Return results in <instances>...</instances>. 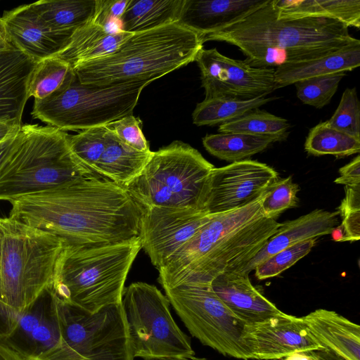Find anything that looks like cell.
Returning a JSON list of instances; mask_svg holds the SVG:
<instances>
[{
  "label": "cell",
  "instance_id": "cell-29",
  "mask_svg": "<svg viewBox=\"0 0 360 360\" xmlns=\"http://www.w3.org/2000/svg\"><path fill=\"white\" fill-rule=\"evenodd\" d=\"M185 0H130L122 18V30L136 33L178 22Z\"/></svg>",
  "mask_w": 360,
  "mask_h": 360
},
{
  "label": "cell",
  "instance_id": "cell-34",
  "mask_svg": "<svg viewBox=\"0 0 360 360\" xmlns=\"http://www.w3.org/2000/svg\"><path fill=\"white\" fill-rule=\"evenodd\" d=\"M290 127L287 120L265 110L255 109L233 120L220 124L218 131L219 133L286 137V131Z\"/></svg>",
  "mask_w": 360,
  "mask_h": 360
},
{
  "label": "cell",
  "instance_id": "cell-12",
  "mask_svg": "<svg viewBox=\"0 0 360 360\" xmlns=\"http://www.w3.org/2000/svg\"><path fill=\"white\" fill-rule=\"evenodd\" d=\"M62 340L57 300L51 288L23 311L0 300V342L24 360L60 347Z\"/></svg>",
  "mask_w": 360,
  "mask_h": 360
},
{
  "label": "cell",
  "instance_id": "cell-14",
  "mask_svg": "<svg viewBox=\"0 0 360 360\" xmlns=\"http://www.w3.org/2000/svg\"><path fill=\"white\" fill-rule=\"evenodd\" d=\"M262 198L244 207L214 215L158 269V281L163 289L184 285L227 236L262 215Z\"/></svg>",
  "mask_w": 360,
  "mask_h": 360
},
{
  "label": "cell",
  "instance_id": "cell-38",
  "mask_svg": "<svg viewBox=\"0 0 360 360\" xmlns=\"http://www.w3.org/2000/svg\"><path fill=\"white\" fill-rule=\"evenodd\" d=\"M316 238L302 241L271 256L255 268L258 280L273 278L305 257L315 245Z\"/></svg>",
  "mask_w": 360,
  "mask_h": 360
},
{
  "label": "cell",
  "instance_id": "cell-7",
  "mask_svg": "<svg viewBox=\"0 0 360 360\" xmlns=\"http://www.w3.org/2000/svg\"><path fill=\"white\" fill-rule=\"evenodd\" d=\"M214 168L201 153L180 141L153 152L141 173L124 186L143 209H200L204 187Z\"/></svg>",
  "mask_w": 360,
  "mask_h": 360
},
{
  "label": "cell",
  "instance_id": "cell-27",
  "mask_svg": "<svg viewBox=\"0 0 360 360\" xmlns=\"http://www.w3.org/2000/svg\"><path fill=\"white\" fill-rule=\"evenodd\" d=\"M278 17L319 16L360 27V0H272Z\"/></svg>",
  "mask_w": 360,
  "mask_h": 360
},
{
  "label": "cell",
  "instance_id": "cell-18",
  "mask_svg": "<svg viewBox=\"0 0 360 360\" xmlns=\"http://www.w3.org/2000/svg\"><path fill=\"white\" fill-rule=\"evenodd\" d=\"M1 22L10 44L37 63L56 56L71 37L49 30L32 4L5 12Z\"/></svg>",
  "mask_w": 360,
  "mask_h": 360
},
{
  "label": "cell",
  "instance_id": "cell-51",
  "mask_svg": "<svg viewBox=\"0 0 360 360\" xmlns=\"http://www.w3.org/2000/svg\"><path fill=\"white\" fill-rule=\"evenodd\" d=\"M156 360H208L206 358L196 357L195 356L191 357H170V358H165Z\"/></svg>",
  "mask_w": 360,
  "mask_h": 360
},
{
  "label": "cell",
  "instance_id": "cell-22",
  "mask_svg": "<svg viewBox=\"0 0 360 360\" xmlns=\"http://www.w3.org/2000/svg\"><path fill=\"white\" fill-rule=\"evenodd\" d=\"M265 1L185 0L178 23L202 37L239 20Z\"/></svg>",
  "mask_w": 360,
  "mask_h": 360
},
{
  "label": "cell",
  "instance_id": "cell-20",
  "mask_svg": "<svg viewBox=\"0 0 360 360\" xmlns=\"http://www.w3.org/2000/svg\"><path fill=\"white\" fill-rule=\"evenodd\" d=\"M339 212L315 210L295 219L282 223L262 248L240 271L249 274L256 266L276 253L304 240L330 234L339 222Z\"/></svg>",
  "mask_w": 360,
  "mask_h": 360
},
{
  "label": "cell",
  "instance_id": "cell-32",
  "mask_svg": "<svg viewBox=\"0 0 360 360\" xmlns=\"http://www.w3.org/2000/svg\"><path fill=\"white\" fill-rule=\"evenodd\" d=\"M305 151L312 155H332L343 158L360 151V139L331 127L327 121L311 128L304 143Z\"/></svg>",
  "mask_w": 360,
  "mask_h": 360
},
{
  "label": "cell",
  "instance_id": "cell-23",
  "mask_svg": "<svg viewBox=\"0 0 360 360\" xmlns=\"http://www.w3.org/2000/svg\"><path fill=\"white\" fill-rule=\"evenodd\" d=\"M309 332L324 348L346 360H360V326L338 313L316 309L302 317Z\"/></svg>",
  "mask_w": 360,
  "mask_h": 360
},
{
  "label": "cell",
  "instance_id": "cell-19",
  "mask_svg": "<svg viewBox=\"0 0 360 360\" xmlns=\"http://www.w3.org/2000/svg\"><path fill=\"white\" fill-rule=\"evenodd\" d=\"M210 286L226 307L248 325L281 311L253 286L249 274L225 272L217 276Z\"/></svg>",
  "mask_w": 360,
  "mask_h": 360
},
{
  "label": "cell",
  "instance_id": "cell-28",
  "mask_svg": "<svg viewBox=\"0 0 360 360\" xmlns=\"http://www.w3.org/2000/svg\"><path fill=\"white\" fill-rule=\"evenodd\" d=\"M32 6L49 30L71 37L92 19L96 0H41Z\"/></svg>",
  "mask_w": 360,
  "mask_h": 360
},
{
  "label": "cell",
  "instance_id": "cell-9",
  "mask_svg": "<svg viewBox=\"0 0 360 360\" xmlns=\"http://www.w3.org/2000/svg\"><path fill=\"white\" fill-rule=\"evenodd\" d=\"M56 297L62 344L39 360H134L121 303L90 314Z\"/></svg>",
  "mask_w": 360,
  "mask_h": 360
},
{
  "label": "cell",
  "instance_id": "cell-45",
  "mask_svg": "<svg viewBox=\"0 0 360 360\" xmlns=\"http://www.w3.org/2000/svg\"><path fill=\"white\" fill-rule=\"evenodd\" d=\"M313 360H346L330 349L323 348L309 352Z\"/></svg>",
  "mask_w": 360,
  "mask_h": 360
},
{
  "label": "cell",
  "instance_id": "cell-16",
  "mask_svg": "<svg viewBox=\"0 0 360 360\" xmlns=\"http://www.w3.org/2000/svg\"><path fill=\"white\" fill-rule=\"evenodd\" d=\"M213 216L194 208H143L139 232L141 247L158 270Z\"/></svg>",
  "mask_w": 360,
  "mask_h": 360
},
{
  "label": "cell",
  "instance_id": "cell-39",
  "mask_svg": "<svg viewBox=\"0 0 360 360\" xmlns=\"http://www.w3.org/2000/svg\"><path fill=\"white\" fill-rule=\"evenodd\" d=\"M328 124L340 131L360 139V104L355 87L347 88Z\"/></svg>",
  "mask_w": 360,
  "mask_h": 360
},
{
  "label": "cell",
  "instance_id": "cell-5",
  "mask_svg": "<svg viewBox=\"0 0 360 360\" xmlns=\"http://www.w3.org/2000/svg\"><path fill=\"white\" fill-rule=\"evenodd\" d=\"M69 136L49 125L22 124L0 169V200L10 201L96 175L74 157Z\"/></svg>",
  "mask_w": 360,
  "mask_h": 360
},
{
  "label": "cell",
  "instance_id": "cell-25",
  "mask_svg": "<svg viewBox=\"0 0 360 360\" xmlns=\"http://www.w3.org/2000/svg\"><path fill=\"white\" fill-rule=\"evenodd\" d=\"M131 34L124 31L110 32L91 20L72 34L67 46L55 57L73 68L112 53Z\"/></svg>",
  "mask_w": 360,
  "mask_h": 360
},
{
  "label": "cell",
  "instance_id": "cell-2",
  "mask_svg": "<svg viewBox=\"0 0 360 360\" xmlns=\"http://www.w3.org/2000/svg\"><path fill=\"white\" fill-rule=\"evenodd\" d=\"M348 28L326 17H278L272 0H266L243 18L202 39L237 46L252 67L275 68L317 58L360 43L350 35Z\"/></svg>",
  "mask_w": 360,
  "mask_h": 360
},
{
  "label": "cell",
  "instance_id": "cell-44",
  "mask_svg": "<svg viewBox=\"0 0 360 360\" xmlns=\"http://www.w3.org/2000/svg\"><path fill=\"white\" fill-rule=\"evenodd\" d=\"M18 131L0 142V169L12 150Z\"/></svg>",
  "mask_w": 360,
  "mask_h": 360
},
{
  "label": "cell",
  "instance_id": "cell-41",
  "mask_svg": "<svg viewBox=\"0 0 360 360\" xmlns=\"http://www.w3.org/2000/svg\"><path fill=\"white\" fill-rule=\"evenodd\" d=\"M105 127L127 146L139 151H150L141 129V122L133 115L124 117Z\"/></svg>",
  "mask_w": 360,
  "mask_h": 360
},
{
  "label": "cell",
  "instance_id": "cell-40",
  "mask_svg": "<svg viewBox=\"0 0 360 360\" xmlns=\"http://www.w3.org/2000/svg\"><path fill=\"white\" fill-rule=\"evenodd\" d=\"M345 195L338 208L342 217V241H355L360 238V186H345Z\"/></svg>",
  "mask_w": 360,
  "mask_h": 360
},
{
  "label": "cell",
  "instance_id": "cell-47",
  "mask_svg": "<svg viewBox=\"0 0 360 360\" xmlns=\"http://www.w3.org/2000/svg\"><path fill=\"white\" fill-rule=\"evenodd\" d=\"M0 360H24L15 352L0 342Z\"/></svg>",
  "mask_w": 360,
  "mask_h": 360
},
{
  "label": "cell",
  "instance_id": "cell-26",
  "mask_svg": "<svg viewBox=\"0 0 360 360\" xmlns=\"http://www.w3.org/2000/svg\"><path fill=\"white\" fill-rule=\"evenodd\" d=\"M152 153L127 146L107 129L105 148L96 173L124 187L141 173Z\"/></svg>",
  "mask_w": 360,
  "mask_h": 360
},
{
  "label": "cell",
  "instance_id": "cell-21",
  "mask_svg": "<svg viewBox=\"0 0 360 360\" xmlns=\"http://www.w3.org/2000/svg\"><path fill=\"white\" fill-rule=\"evenodd\" d=\"M37 62L15 48L0 53V120L21 124Z\"/></svg>",
  "mask_w": 360,
  "mask_h": 360
},
{
  "label": "cell",
  "instance_id": "cell-8",
  "mask_svg": "<svg viewBox=\"0 0 360 360\" xmlns=\"http://www.w3.org/2000/svg\"><path fill=\"white\" fill-rule=\"evenodd\" d=\"M150 82L96 85L82 84L76 76L49 96L34 100L32 115L64 131L105 127L133 115L141 91Z\"/></svg>",
  "mask_w": 360,
  "mask_h": 360
},
{
  "label": "cell",
  "instance_id": "cell-24",
  "mask_svg": "<svg viewBox=\"0 0 360 360\" xmlns=\"http://www.w3.org/2000/svg\"><path fill=\"white\" fill-rule=\"evenodd\" d=\"M359 65L360 43H358L317 58L276 68V90L300 80L351 71Z\"/></svg>",
  "mask_w": 360,
  "mask_h": 360
},
{
  "label": "cell",
  "instance_id": "cell-30",
  "mask_svg": "<svg viewBox=\"0 0 360 360\" xmlns=\"http://www.w3.org/2000/svg\"><path fill=\"white\" fill-rule=\"evenodd\" d=\"M285 138L242 133H219L206 135L202 139V144L212 155L220 160L234 162L248 160L266 149L271 143Z\"/></svg>",
  "mask_w": 360,
  "mask_h": 360
},
{
  "label": "cell",
  "instance_id": "cell-1",
  "mask_svg": "<svg viewBox=\"0 0 360 360\" xmlns=\"http://www.w3.org/2000/svg\"><path fill=\"white\" fill-rule=\"evenodd\" d=\"M9 202L10 218L68 245H105L139 236L142 208L124 187L98 174Z\"/></svg>",
  "mask_w": 360,
  "mask_h": 360
},
{
  "label": "cell",
  "instance_id": "cell-42",
  "mask_svg": "<svg viewBox=\"0 0 360 360\" xmlns=\"http://www.w3.org/2000/svg\"><path fill=\"white\" fill-rule=\"evenodd\" d=\"M130 0H96L91 20L110 32L122 30V18Z\"/></svg>",
  "mask_w": 360,
  "mask_h": 360
},
{
  "label": "cell",
  "instance_id": "cell-17",
  "mask_svg": "<svg viewBox=\"0 0 360 360\" xmlns=\"http://www.w3.org/2000/svg\"><path fill=\"white\" fill-rule=\"evenodd\" d=\"M246 343L251 359H281L297 352L323 349L302 317L281 311L262 321L246 326Z\"/></svg>",
  "mask_w": 360,
  "mask_h": 360
},
{
  "label": "cell",
  "instance_id": "cell-35",
  "mask_svg": "<svg viewBox=\"0 0 360 360\" xmlns=\"http://www.w3.org/2000/svg\"><path fill=\"white\" fill-rule=\"evenodd\" d=\"M105 127L82 130L69 136V146L76 160L85 168L96 174L98 162L106 145Z\"/></svg>",
  "mask_w": 360,
  "mask_h": 360
},
{
  "label": "cell",
  "instance_id": "cell-31",
  "mask_svg": "<svg viewBox=\"0 0 360 360\" xmlns=\"http://www.w3.org/2000/svg\"><path fill=\"white\" fill-rule=\"evenodd\" d=\"M272 99L266 97L247 100L228 97L204 99L197 104L192 114L193 122L197 126L221 124L258 109Z\"/></svg>",
  "mask_w": 360,
  "mask_h": 360
},
{
  "label": "cell",
  "instance_id": "cell-37",
  "mask_svg": "<svg viewBox=\"0 0 360 360\" xmlns=\"http://www.w3.org/2000/svg\"><path fill=\"white\" fill-rule=\"evenodd\" d=\"M298 184L291 176L276 180L266 191L261 200V210L268 218L276 219L285 210L297 205Z\"/></svg>",
  "mask_w": 360,
  "mask_h": 360
},
{
  "label": "cell",
  "instance_id": "cell-33",
  "mask_svg": "<svg viewBox=\"0 0 360 360\" xmlns=\"http://www.w3.org/2000/svg\"><path fill=\"white\" fill-rule=\"evenodd\" d=\"M73 68L57 57H50L38 62L28 84V97L41 100L53 94L75 79Z\"/></svg>",
  "mask_w": 360,
  "mask_h": 360
},
{
  "label": "cell",
  "instance_id": "cell-3",
  "mask_svg": "<svg viewBox=\"0 0 360 360\" xmlns=\"http://www.w3.org/2000/svg\"><path fill=\"white\" fill-rule=\"evenodd\" d=\"M202 37L178 22L132 33L116 50L73 68L82 84L153 81L195 60Z\"/></svg>",
  "mask_w": 360,
  "mask_h": 360
},
{
  "label": "cell",
  "instance_id": "cell-4",
  "mask_svg": "<svg viewBox=\"0 0 360 360\" xmlns=\"http://www.w3.org/2000/svg\"><path fill=\"white\" fill-rule=\"evenodd\" d=\"M141 249L135 237L96 245H65L51 290L63 302L88 313L121 303L129 269Z\"/></svg>",
  "mask_w": 360,
  "mask_h": 360
},
{
  "label": "cell",
  "instance_id": "cell-52",
  "mask_svg": "<svg viewBox=\"0 0 360 360\" xmlns=\"http://www.w3.org/2000/svg\"><path fill=\"white\" fill-rule=\"evenodd\" d=\"M1 236H0V266H1ZM0 300H1V283H0Z\"/></svg>",
  "mask_w": 360,
  "mask_h": 360
},
{
  "label": "cell",
  "instance_id": "cell-46",
  "mask_svg": "<svg viewBox=\"0 0 360 360\" xmlns=\"http://www.w3.org/2000/svg\"><path fill=\"white\" fill-rule=\"evenodd\" d=\"M21 125L12 122L0 120V142L16 134Z\"/></svg>",
  "mask_w": 360,
  "mask_h": 360
},
{
  "label": "cell",
  "instance_id": "cell-15",
  "mask_svg": "<svg viewBox=\"0 0 360 360\" xmlns=\"http://www.w3.org/2000/svg\"><path fill=\"white\" fill-rule=\"evenodd\" d=\"M200 70L205 99L219 97L252 99L276 90L274 68H254L229 58L216 48L202 49L195 60Z\"/></svg>",
  "mask_w": 360,
  "mask_h": 360
},
{
  "label": "cell",
  "instance_id": "cell-6",
  "mask_svg": "<svg viewBox=\"0 0 360 360\" xmlns=\"http://www.w3.org/2000/svg\"><path fill=\"white\" fill-rule=\"evenodd\" d=\"M1 300L23 311L51 288L65 242L8 217H0Z\"/></svg>",
  "mask_w": 360,
  "mask_h": 360
},
{
  "label": "cell",
  "instance_id": "cell-49",
  "mask_svg": "<svg viewBox=\"0 0 360 360\" xmlns=\"http://www.w3.org/2000/svg\"><path fill=\"white\" fill-rule=\"evenodd\" d=\"M284 360H313L309 352H297L290 354Z\"/></svg>",
  "mask_w": 360,
  "mask_h": 360
},
{
  "label": "cell",
  "instance_id": "cell-10",
  "mask_svg": "<svg viewBox=\"0 0 360 360\" xmlns=\"http://www.w3.org/2000/svg\"><path fill=\"white\" fill-rule=\"evenodd\" d=\"M124 311L134 359L156 360L195 356L188 337L170 311V302L156 286L136 282L124 288Z\"/></svg>",
  "mask_w": 360,
  "mask_h": 360
},
{
  "label": "cell",
  "instance_id": "cell-48",
  "mask_svg": "<svg viewBox=\"0 0 360 360\" xmlns=\"http://www.w3.org/2000/svg\"><path fill=\"white\" fill-rule=\"evenodd\" d=\"M12 49H13V47L10 44L6 39L0 18V53Z\"/></svg>",
  "mask_w": 360,
  "mask_h": 360
},
{
  "label": "cell",
  "instance_id": "cell-43",
  "mask_svg": "<svg viewBox=\"0 0 360 360\" xmlns=\"http://www.w3.org/2000/svg\"><path fill=\"white\" fill-rule=\"evenodd\" d=\"M340 176L334 182L349 186H360V156L358 155L349 163L340 168Z\"/></svg>",
  "mask_w": 360,
  "mask_h": 360
},
{
  "label": "cell",
  "instance_id": "cell-36",
  "mask_svg": "<svg viewBox=\"0 0 360 360\" xmlns=\"http://www.w3.org/2000/svg\"><path fill=\"white\" fill-rule=\"evenodd\" d=\"M345 75L337 72L300 80L294 84L297 96L304 104L322 108L330 103Z\"/></svg>",
  "mask_w": 360,
  "mask_h": 360
},
{
  "label": "cell",
  "instance_id": "cell-11",
  "mask_svg": "<svg viewBox=\"0 0 360 360\" xmlns=\"http://www.w3.org/2000/svg\"><path fill=\"white\" fill-rule=\"evenodd\" d=\"M189 333L202 345L224 356L248 360V324L235 316L210 285H181L165 290Z\"/></svg>",
  "mask_w": 360,
  "mask_h": 360
},
{
  "label": "cell",
  "instance_id": "cell-50",
  "mask_svg": "<svg viewBox=\"0 0 360 360\" xmlns=\"http://www.w3.org/2000/svg\"><path fill=\"white\" fill-rule=\"evenodd\" d=\"M333 236V239L335 241H342L344 237L343 229L341 225L336 226L330 233Z\"/></svg>",
  "mask_w": 360,
  "mask_h": 360
},
{
  "label": "cell",
  "instance_id": "cell-13",
  "mask_svg": "<svg viewBox=\"0 0 360 360\" xmlns=\"http://www.w3.org/2000/svg\"><path fill=\"white\" fill-rule=\"evenodd\" d=\"M278 177L270 166L249 159L214 167L206 181L200 209L217 215L244 207L262 198Z\"/></svg>",
  "mask_w": 360,
  "mask_h": 360
}]
</instances>
